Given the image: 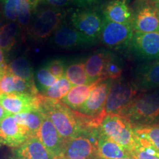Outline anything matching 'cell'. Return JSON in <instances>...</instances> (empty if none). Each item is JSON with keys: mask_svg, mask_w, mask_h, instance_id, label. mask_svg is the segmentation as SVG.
<instances>
[{"mask_svg": "<svg viewBox=\"0 0 159 159\" xmlns=\"http://www.w3.org/2000/svg\"><path fill=\"white\" fill-rule=\"evenodd\" d=\"M39 110L50 119L63 140L75 138L94 128L93 118L71 110L61 101L49 99L40 93Z\"/></svg>", "mask_w": 159, "mask_h": 159, "instance_id": "1", "label": "cell"}, {"mask_svg": "<svg viewBox=\"0 0 159 159\" xmlns=\"http://www.w3.org/2000/svg\"><path fill=\"white\" fill-rule=\"evenodd\" d=\"M74 8H58L46 6L35 10L27 35L35 42L47 41L64 21Z\"/></svg>", "mask_w": 159, "mask_h": 159, "instance_id": "2", "label": "cell"}, {"mask_svg": "<svg viewBox=\"0 0 159 159\" xmlns=\"http://www.w3.org/2000/svg\"><path fill=\"white\" fill-rule=\"evenodd\" d=\"M134 127L159 122V91L139 94L122 114Z\"/></svg>", "mask_w": 159, "mask_h": 159, "instance_id": "3", "label": "cell"}, {"mask_svg": "<svg viewBox=\"0 0 159 159\" xmlns=\"http://www.w3.org/2000/svg\"><path fill=\"white\" fill-rule=\"evenodd\" d=\"M99 129L103 134L130 152L138 143L134 126L122 114L105 115Z\"/></svg>", "mask_w": 159, "mask_h": 159, "instance_id": "4", "label": "cell"}, {"mask_svg": "<svg viewBox=\"0 0 159 159\" xmlns=\"http://www.w3.org/2000/svg\"><path fill=\"white\" fill-rule=\"evenodd\" d=\"M99 128H91L75 138L64 140L59 156L65 159H98Z\"/></svg>", "mask_w": 159, "mask_h": 159, "instance_id": "5", "label": "cell"}, {"mask_svg": "<svg viewBox=\"0 0 159 159\" xmlns=\"http://www.w3.org/2000/svg\"><path fill=\"white\" fill-rule=\"evenodd\" d=\"M139 91L133 81L121 77L114 80L105 104V114H122L139 94Z\"/></svg>", "mask_w": 159, "mask_h": 159, "instance_id": "6", "label": "cell"}, {"mask_svg": "<svg viewBox=\"0 0 159 159\" xmlns=\"http://www.w3.org/2000/svg\"><path fill=\"white\" fill-rule=\"evenodd\" d=\"M71 25L82 34L97 43L102 32L104 19L97 7L72 9L70 12Z\"/></svg>", "mask_w": 159, "mask_h": 159, "instance_id": "7", "label": "cell"}, {"mask_svg": "<svg viewBox=\"0 0 159 159\" xmlns=\"http://www.w3.org/2000/svg\"><path fill=\"white\" fill-rule=\"evenodd\" d=\"M134 31L131 25H124L104 19L99 40L103 45L113 50L129 48Z\"/></svg>", "mask_w": 159, "mask_h": 159, "instance_id": "8", "label": "cell"}, {"mask_svg": "<svg viewBox=\"0 0 159 159\" xmlns=\"http://www.w3.org/2000/svg\"><path fill=\"white\" fill-rule=\"evenodd\" d=\"M113 81L114 80L109 79L99 81L91 91L88 99L80 107L77 111L83 115L97 119L102 122L105 116V104Z\"/></svg>", "mask_w": 159, "mask_h": 159, "instance_id": "9", "label": "cell"}, {"mask_svg": "<svg viewBox=\"0 0 159 159\" xmlns=\"http://www.w3.org/2000/svg\"><path fill=\"white\" fill-rule=\"evenodd\" d=\"M132 27L136 33L159 32V16L150 0H139L133 11Z\"/></svg>", "mask_w": 159, "mask_h": 159, "instance_id": "10", "label": "cell"}, {"mask_svg": "<svg viewBox=\"0 0 159 159\" xmlns=\"http://www.w3.org/2000/svg\"><path fill=\"white\" fill-rule=\"evenodd\" d=\"M129 49L135 57L144 61L159 60V32H134Z\"/></svg>", "mask_w": 159, "mask_h": 159, "instance_id": "11", "label": "cell"}, {"mask_svg": "<svg viewBox=\"0 0 159 159\" xmlns=\"http://www.w3.org/2000/svg\"><path fill=\"white\" fill-rule=\"evenodd\" d=\"M52 43L58 48L65 49L86 48L96 43L75 29L72 25H69L64 22L53 33Z\"/></svg>", "mask_w": 159, "mask_h": 159, "instance_id": "12", "label": "cell"}, {"mask_svg": "<svg viewBox=\"0 0 159 159\" xmlns=\"http://www.w3.org/2000/svg\"><path fill=\"white\" fill-rule=\"evenodd\" d=\"M28 138L27 131L16 121L13 115H8L0 122V144L18 148Z\"/></svg>", "mask_w": 159, "mask_h": 159, "instance_id": "13", "label": "cell"}, {"mask_svg": "<svg viewBox=\"0 0 159 159\" xmlns=\"http://www.w3.org/2000/svg\"><path fill=\"white\" fill-rule=\"evenodd\" d=\"M39 94H0V105L11 115L30 112L39 109Z\"/></svg>", "mask_w": 159, "mask_h": 159, "instance_id": "14", "label": "cell"}, {"mask_svg": "<svg viewBox=\"0 0 159 159\" xmlns=\"http://www.w3.org/2000/svg\"><path fill=\"white\" fill-rule=\"evenodd\" d=\"M132 81L139 91H144L159 88V60L137 66Z\"/></svg>", "mask_w": 159, "mask_h": 159, "instance_id": "15", "label": "cell"}, {"mask_svg": "<svg viewBox=\"0 0 159 159\" xmlns=\"http://www.w3.org/2000/svg\"><path fill=\"white\" fill-rule=\"evenodd\" d=\"M38 137L53 156L58 157L61 155L64 140L59 134L50 119L44 114L38 133Z\"/></svg>", "mask_w": 159, "mask_h": 159, "instance_id": "16", "label": "cell"}, {"mask_svg": "<svg viewBox=\"0 0 159 159\" xmlns=\"http://www.w3.org/2000/svg\"><path fill=\"white\" fill-rule=\"evenodd\" d=\"M101 13L105 20L132 25L134 15L128 0H111L102 6Z\"/></svg>", "mask_w": 159, "mask_h": 159, "instance_id": "17", "label": "cell"}, {"mask_svg": "<svg viewBox=\"0 0 159 159\" xmlns=\"http://www.w3.org/2000/svg\"><path fill=\"white\" fill-rule=\"evenodd\" d=\"M111 52L99 49L93 52L85 61V70L91 83L104 80L105 69Z\"/></svg>", "mask_w": 159, "mask_h": 159, "instance_id": "18", "label": "cell"}, {"mask_svg": "<svg viewBox=\"0 0 159 159\" xmlns=\"http://www.w3.org/2000/svg\"><path fill=\"white\" fill-rule=\"evenodd\" d=\"M16 159H55L38 136H32L16 150Z\"/></svg>", "mask_w": 159, "mask_h": 159, "instance_id": "19", "label": "cell"}, {"mask_svg": "<svg viewBox=\"0 0 159 159\" xmlns=\"http://www.w3.org/2000/svg\"><path fill=\"white\" fill-rule=\"evenodd\" d=\"M97 155L99 159H115L131 156L128 150L111 140L100 130L97 141Z\"/></svg>", "mask_w": 159, "mask_h": 159, "instance_id": "20", "label": "cell"}, {"mask_svg": "<svg viewBox=\"0 0 159 159\" xmlns=\"http://www.w3.org/2000/svg\"><path fill=\"white\" fill-rule=\"evenodd\" d=\"M102 81V80H99ZM99 81L89 85H77L73 86L66 96L61 99L63 104L71 108V110L77 111L80 107L88 99L91 91Z\"/></svg>", "mask_w": 159, "mask_h": 159, "instance_id": "21", "label": "cell"}, {"mask_svg": "<svg viewBox=\"0 0 159 159\" xmlns=\"http://www.w3.org/2000/svg\"><path fill=\"white\" fill-rule=\"evenodd\" d=\"M13 117L19 125L26 129L30 137L38 136V133L43 118V114L39 109L27 113L14 114Z\"/></svg>", "mask_w": 159, "mask_h": 159, "instance_id": "22", "label": "cell"}, {"mask_svg": "<svg viewBox=\"0 0 159 159\" xmlns=\"http://www.w3.org/2000/svg\"><path fill=\"white\" fill-rule=\"evenodd\" d=\"M39 5V0H21L16 19L21 33L27 35L33 14Z\"/></svg>", "mask_w": 159, "mask_h": 159, "instance_id": "23", "label": "cell"}, {"mask_svg": "<svg viewBox=\"0 0 159 159\" xmlns=\"http://www.w3.org/2000/svg\"><path fill=\"white\" fill-rule=\"evenodd\" d=\"M9 71L15 76L25 80L27 83L35 84L34 73L31 63L27 57L20 56L11 61L8 64Z\"/></svg>", "mask_w": 159, "mask_h": 159, "instance_id": "24", "label": "cell"}, {"mask_svg": "<svg viewBox=\"0 0 159 159\" xmlns=\"http://www.w3.org/2000/svg\"><path fill=\"white\" fill-rule=\"evenodd\" d=\"M65 76L68 79L72 86L91 84L85 70V62L75 61L67 65Z\"/></svg>", "mask_w": 159, "mask_h": 159, "instance_id": "25", "label": "cell"}, {"mask_svg": "<svg viewBox=\"0 0 159 159\" xmlns=\"http://www.w3.org/2000/svg\"><path fill=\"white\" fill-rule=\"evenodd\" d=\"M20 31L16 22H8L0 27V48L9 52L17 42Z\"/></svg>", "mask_w": 159, "mask_h": 159, "instance_id": "26", "label": "cell"}, {"mask_svg": "<svg viewBox=\"0 0 159 159\" xmlns=\"http://www.w3.org/2000/svg\"><path fill=\"white\" fill-rule=\"evenodd\" d=\"M101 0H39V3L45 6L58 8H91L97 7Z\"/></svg>", "mask_w": 159, "mask_h": 159, "instance_id": "27", "label": "cell"}, {"mask_svg": "<svg viewBox=\"0 0 159 159\" xmlns=\"http://www.w3.org/2000/svg\"><path fill=\"white\" fill-rule=\"evenodd\" d=\"M137 136V135H136ZM138 137V143L130 152L134 159H159V152L148 140Z\"/></svg>", "mask_w": 159, "mask_h": 159, "instance_id": "28", "label": "cell"}, {"mask_svg": "<svg viewBox=\"0 0 159 159\" xmlns=\"http://www.w3.org/2000/svg\"><path fill=\"white\" fill-rule=\"evenodd\" d=\"M72 85L65 76L58 79L54 85L49 87L44 92L41 93L43 96L49 99L61 101L66 95L68 94Z\"/></svg>", "mask_w": 159, "mask_h": 159, "instance_id": "29", "label": "cell"}, {"mask_svg": "<svg viewBox=\"0 0 159 159\" xmlns=\"http://www.w3.org/2000/svg\"><path fill=\"white\" fill-rule=\"evenodd\" d=\"M123 70L124 62L122 59L111 52L105 69L104 79L116 80L122 77Z\"/></svg>", "mask_w": 159, "mask_h": 159, "instance_id": "30", "label": "cell"}, {"mask_svg": "<svg viewBox=\"0 0 159 159\" xmlns=\"http://www.w3.org/2000/svg\"><path fill=\"white\" fill-rule=\"evenodd\" d=\"M136 134L148 140L159 152V124L134 127Z\"/></svg>", "mask_w": 159, "mask_h": 159, "instance_id": "31", "label": "cell"}, {"mask_svg": "<svg viewBox=\"0 0 159 159\" xmlns=\"http://www.w3.org/2000/svg\"><path fill=\"white\" fill-rule=\"evenodd\" d=\"M35 79L41 93L44 92L49 87L54 85L58 80L53 76L46 67H41L37 71Z\"/></svg>", "mask_w": 159, "mask_h": 159, "instance_id": "32", "label": "cell"}, {"mask_svg": "<svg viewBox=\"0 0 159 159\" xmlns=\"http://www.w3.org/2000/svg\"><path fill=\"white\" fill-rule=\"evenodd\" d=\"M2 5V13L4 17L10 21V22H15L17 19L21 0H0Z\"/></svg>", "mask_w": 159, "mask_h": 159, "instance_id": "33", "label": "cell"}, {"mask_svg": "<svg viewBox=\"0 0 159 159\" xmlns=\"http://www.w3.org/2000/svg\"><path fill=\"white\" fill-rule=\"evenodd\" d=\"M66 63L64 59L56 58L48 61L45 67L53 76L57 79H60L64 77L66 69Z\"/></svg>", "mask_w": 159, "mask_h": 159, "instance_id": "34", "label": "cell"}, {"mask_svg": "<svg viewBox=\"0 0 159 159\" xmlns=\"http://www.w3.org/2000/svg\"><path fill=\"white\" fill-rule=\"evenodd\" d=\"M7 67H8V64L6 63L4 52L2 49L0 48V73H1L2 75H4V73L7 69Z\"/></svg>", "mask_w": 159, "mask_h": 159, "instance_id": "35", "label": "cell"}, {"mask_svg": "<svg viewBox=\"0 0 159 159\" xmlns=\"http://www.w3.org/2000/svg\"><path fill=\"white\" fill-rule=\"evenodd\" d=\"M8 115H11V114H8V113L4 109L3 107L0 105V122H1L4 118H5L6 116H8Z\"/></svg>", "mask_w": 159, "mask_h": 159, "instance_id": "36", "label": "cell"}, {"mask_svg": "<svg viewBox=\"0 0 159 159\" xmlns=\"http://www.w3.org/2000/svg\"><path fill=\"white\" fill-rule=\"evenodd\" d=\"M152 4H153L155 8H156L157 13H158V14L159 16V4L158 3H152Z\"/></svg>", "mask_w": 159, "mask_h": 159, "instance_id": "37", "label": "cell"}, {"mask_svg": "<svg viewBox=\"0 0 159 159\" xmlns=\"http://www.w3.org/2000/svg\"><path fill=\"white\" fill-rule=\"evenodd\" d=\"M99 159V158H98ZM115 159H134L133 158L132 156H130V157H125V158H115Z\"/></svg>", "mask_w": 159, "mask_h": 159, "instance_id": "38", "label": "cell"}, {"mask_svg": "<svg viewBox=\"0 0 159 159\" xmlns=\"http://www.w3.org/2000/svg\"><path fill=\"white\" fill-rule=\"evenodd\" d=\"M151 2L152 3H158L159 4V0H150Z\"/></svg>", "mask_w": 159, "mask_h": 159, "instance_id": "39", "label": "cell"}, {"mask_svg": "<svg viewBox=\"0 0 159 159\" xmlns=\"http://www.w3.org/2000/svg\"><path fill=\"white\" fill-rule=\"evenodd\" d=\"M55 159H65V158H63V157H61V156H58V157H56Z\"/></svg>", "mask_w": 159, "mask_h": 159, "instance_id": "40", "label": "cell"}, {"mask_svg": "<svg viewBox=\"0 0 159 159\" xmlns=\"http://www.w3.org/2000/svg\"><path fill=\"white\" fill-rule=\"evenodd\" d=\"M2 74H1V73H0V80H1V78H2Z\"/></svg>", "mask_w": 159, "mask_h": 159, "instance_id": "41", "label": "cell"}]
</instances>
